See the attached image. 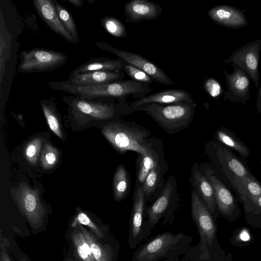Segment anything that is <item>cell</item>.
I'll use <instances>...</instances> for the list:
<instances>
[{
    "instance_id": "cell-1",
    "label": "cell",
    "mask_w": 261,
    "mask_h": 261,
    "mask_svg": "<svg viewBox=\"0 0 261 261\" xmlns=\"http://www.w3.org/2000/svg\"><path fill=\"white\" fill-rule=\"evenodd\" d=\"M53 89L63 91L89 100L99 99H126L129 96L136 99L148 95L149 85L132 80H122L92 86H80L64 81H52L48 84Z\"/></svg>"
},
{
    "instance_id": "cell-2",
    "label": "cell",
    "mask_w": 261,
    "mask_h": 261,
    "mask_svg": "<svg viewBox=\"0 0 261 261\" xmlns=\"http://www.w3.org/2000/svg\"><path fill=\"white\" fill-rule=\"evenodd\" d=\"M62 100L68 107L69 117L78 122L111 121L134 112L126 99L89 100L71 95L64 96Z\"/></svg>"
},
{
    "instance_id": "cell-3",
    "label": "cell",
    "mask_w": 261,
    "mask_h": 261,
    "mask_svg": "<svg viewBox=\"0 0 261 261\" xmlns=\"http://www.w3.org/2000/svg\"><path fill=\"white\" fill-rule=\"evenodd\" d=\"M191 217L197 226L200 241L194 246L198 257L204 259L217 260L226 255L218 242L215 220L196 191L191 192Z\"/></svg>"
},
{
    "instance_id": "cell-4",
    "label": "cell",
    "mask_w": 261,
    "mask_h": 261,
    "mask_svg": "<svg viewBox=\"0 0 261 261\" xmlns=\"http://www.w3.org/2000/svg\"><path fill=\"white\" fill-rule=\"evenodd\" d=\"M193 238L184 232H164L140 245L130 261H162L179 257L191 248Z\"/></svg>"
},
{
    "instance_id": "cell-5",
    "label": "cell",
    "mask_w": 261,
    "mask_h": 261,
    "mask_svg": "<svg viewBox=\"0 0 261 261\" xmlns=\"http://www.w3.org/2000/svg\"><path fill=\"white\" fill-rule=\"evenodd\" d=\"M102 133L121 153L132 150L138 154H146L150 150L153 139L149 138L150 134L145 128L120 118L103 126Z\"/></svg>"
},
{
    "instance_id": "cell-6",
    "label": "cell",
    "mask_w": 261,
    "mask_h": 261,
    "mask_svg": "<svg viewBox=\"0 0 261 261\" xmlns=\"http://www.w3.org/2000/svg\"><path fill=\"white\" fill-rule=\"evenodd\" d=\"M196 106L195 101L171 104L151 103L133 108V111L144 112L167 133L172 134L190 125Z\"/></svg>"
},
{
    "instance_id": "cell-7",
    "label": "cell",
    "mask_w": 261,
    "mask_h": 261,
    "mask_svg": "<svg viewBox=\"0 0 261 261\" xmlns=\"http://www.w3.org/2000/svg\"><path fill=\"white\" fill-rule=\"evenodd\" d=\"M151 203L149 206L146 205L145 208L143 240L150 235L161 219H163L162 225L173 223L178 205L176 181L173 176L169 177L161 193Z\"/></svg>"
},
{
    "instance_id": "cell-8",
    "label": "cell",
    "mask_w": 261,
    "mask_h": 261,
    "mask_svg": "<svg viewBox=\"0 0 261 261\" xmlns=\"http://www.w3.org/2000/svg\"><path fill=\"white\" fill-rule=\"evenodd\" d=\"M19 58L17 70L21 73L54 71L63 66L67 60L64 53L44 48L23 50Z\"/></svg>"
},
{
    "instance_id": "cell-9",
    "label": "cell",
    "mask_w": 261,
    "mask_h": 261,
    "mask_svg": "<svg viewBox=\"0 0 261 261\" xmlns=\"http://www.w3.org/2000/svg\"><path fill=\"white\" fill-rule=\"evenodd\" d=\"M16 190L15 198L20 212L32 228H40L42 226L46 210L37 189H32L27 184L22 183Z\"/></svg>"
},
{
    "instance_id": "cell-10",
    "label": "cell",
    "mask_w": 261,
    "mask_h": 261,
    "mask_svg": "<svg viewBox=\"0 0 261 261\" xmlns=\"http://www.w3.org/2000/svg\"><path fill=\"white\" fill-rule=\"evenodd\" d=\"M95 43L99 48L116 55L124 63L143 71L153 82L167 86L174 84L172 80L161 68L142 56L114 47L104 42L96 41Z\"/></svg>"
},
{
    "instance_id": "cell-11",
    "label": "cell",
    "mask_w": 261,
    "mask_h": 261,
    "mask_svg": "<svg viewBox=\"0 0 261 261\" xmlns=\"http://www.w3.org/2000/svg\"><path fill=\"white\" fill-rule=\"evenodd\" d=\"M260 50L261 40H255L234 50L227 59L224 60L225 64H234L243 69L257 89L260 79L258 64Z\"/></svg>"
},
{
    "instance_id": "cell-12",
    "label": "cell",
    "mask_w": 261,
    "mask_h": 261,
    "mask_svg": "<svg viewBox=\"0 0 261 261\" xmlns=\"http://www.w3.org/2000/svg\"><path fill=\"white\" fill-rule=\"evenodd\" d=\"M204 175L211 183L214 190L219 214L229 222L236 221L241 214L239 205L230 190L218 179L213 170L207 169Z\"/></svg>"
},
{
    "instance_id": "cell-13",
    "label": "cell",
    "mask_w": 261,
    "mask_h": 261,
    "mask_svg": "<svg viewBox=\"0 0 261 261\" xmlns=\"http://www.w3.org/2000/svg\"><path fill=\"white\" fill-rule=\"evenodd\" d=\"M233 72L223 69L227 90L224 91V100L246 104L250 98V79L241 68L232 64Z\"/></svg>"
},
{
    "instance_id": "cell-14",
    "label": "cell",
    "mask_w": 261,
    "mask_h": 261,
    "mask_svg": "<svg viewBox=\"0 0 261 261\" xmlns=\"http://www.w3.org/2000/svg\"><path fill=\"white\" fill-rule=\"evenodd\" d=\"M146 203L142 186L135 189L128 234V245L132 249L143 241L142 226Z\"/></svg>"
},
{
    "instance_id": "cell-15",
    "label": "cell",
    "mask_w": 261,
    "mask_h": 261,
    "mask_svg": "<svg viewBox=\"0 0 261 261\" xmlns=\"http://www.w3.org/2000/svg\"><path fill=\"white\" fill-rule=\"evenodd\" d=\"M165 162L162 142L153 139L150 150L146 154H138L136 160V181L135 189L142 186L149 172L160 164Z\"/></svg>"
},
{
    "instance_id": "cell-16",
    "label": "cell",
    "mask_w": 261,
    "mask_h": 261,
    "mask_svg": "<svg viewBox=\"0 0 261 261\" xmlns=\"http://www.w3.org/2000/svg\"><path fill=\"white\" fill-rule=\"evenodd\" d=\"M33 4L39 17L50 30L70 43L75 44L72 37L62 24L53 0H34Z\"/></svg>"
},
{
    "instance_id": "cell-17",
    "label": "cell",
    "mask_w": 261,
    "mask_h": 261,
    "mask_svg": "<svg viewBox=\"0 0 261 261\" xmlns=\"http://www.w3.org/2000/svg\"><path fill=\"white\" fill-rule=\"evenodd\" d=\"M207 14L214 22L220 26L239 29L247 25L243 13L232 6L219 5L210 9Z\"/></svg>"
},
{
    "instance_id": "cell-18",
    "label": "cell",
    "mask_w": 261,
    "mask_h": 261,
    "mask_svg": "<svg viewBox=\"0 0 261 261\" xmlns=\"http://www.w3.org/2000/svg\"><path fill=\"white\" fill-rule=\"evenodd\" d=\"M126 22L137 23L153 20L162 13V9L158 4L147 0H133L124 5Z\"/></svg>"
},
{
    "instance_id": "cell-19",
    "label": "cell",
    "mask_w": 261,
    "mask_h": 261,
    "mask_svg": "<svg viewBox=\"0 0 261 261\" xmlns=\"http://www.w3.org/2000/svg\"><path fill=\"white\" fill-rule=\"evenodd\" d=\"M194 102L190 93L179 89H167L149 94L129 103L133 109L148 103L171 104Z\"/></svg>"
},
{
    "instance_id": "cell-20",
    "label": "cell",
    "mask_w": 261,
    "mask_h": 261,
    "mask_svg": "<svg viewBox=\"0 0 261 261\" xmlns=\"http://www.w3.org/2000/svg\"><path fill=\"white\" fill-rule=\"evenodd\" d=\"M124 76L123 71H92L69 74V78L66 81L76 86H92L121 81Z\"/></svg>"
},
{
    "instance_id": "cell-21",
    "label": "cell",
    "mask_w": 261,
    "mask_h": 261,
    "mask_svg": "<svg viewBox=\"0 0 261 261\" xmlns=\"http://www.w3.org/2000/svg\"><path fill=\"white\" fill-rule=\"evenodd\" d=\"M191 182L194 190L202 199L216 220L219 215L215 197L214 188L205 176L196 169H193Z\"/></svg>"
},
{
    "instance_id": "cell-22",
    "label": "cell",
    "mask_w": 261,
    "mask_h": 261,
    "mask_svg": "<svg viewBox=\"0 0 261 261\" xmlns=\"http://www.w3.org/2000/svg\"><path fill=\"white\" fill-rule=\"evenodd\" d=\"M79 227L89 244L96 261H115L119 250L118 242L114 244L101 243L83 226L80 225Z\"/></svg>"
},
{
    "instance_id": "cell-23",
    "label": "cell",
    "mask_w": 261,
    "mask_h": 261,
    "mask_svg": "<svg viewBox=\"0 0 261 261\" xmlns=\"http://www.w3.org/2000/svg\"><path fill=\"white\" fill-rule=\"evenodd\" d=\"M164 162L152 169L147 175L142 185L146 202L152 203L163 190L165 184L163 175L167 168Z\"/></svg>"
},
{
    "instance_id": "cell-24",
    "label": "cell",
    "mask_w": 261,
    "mask_h": 261,
    "mask_svg": "<svg viewBox=\"0 0 261 261\" xmlns=\"http://www.w3.org/2000/svg\"><path fill=\"white\" fill-rule=\"evenodd\" d=\"M125 63L120 59H112L108 57H97L89 59L73 69L71 74L92 71H122Z\"/></svg>"
},
{
    "instance_id": "cell-25",
    "label": "cell",
    "mask_w": 261,
    "mask_h": 261,
    "mask_svg": "<svg viewBox=\"0 0 261 261\" xmlns=\"http://www.w3.org/2000/svg\"><path fill=\"white\" fill-rule=\"evenodd\" d=\"M218 154L223 169L226 173L228 171L233 180L237 178L254 176L245 164L227 147L219 148Z\"/></svg>"
},
{
    "instance_id": "cell-26",
    "label": "cell",
    "mask_w": 261,
    "mask_h": 261,
    "mask_svg": "<svg viewBox=\"0 0 261 261\" xmlns=\"http://www.w3.org/2000/svg\"><path fill=\"white\" fill-rule=\"evenodd\" d=\"M246 221L252 227L261 229V196L250 197L239 194Z\"/></svg>"
},
{
    "instance_id": "cell-27",
    "label": "cell",
    "mask_w": 261,
    "mask_h": 261,
    "mask_svg": "<svg viewBox=\"0 0 261 261\" xmlns=\"http://www.w3.org/2000/svg\"><path fill=\"white\" fill-rule=\"evenodd\" d=\"M215 138L226 147L236 151L242 158L249 156L248 147L229 129L221 127L216 130Z\"/></svg>"
},
{
    "instance_id": "cell-28",
    "label": "cell",
    "mask_w": 261,
    "mask_h": 261,
    "mask_svg": "<svg viewBox=\"0 0 261 261\" xmlns=\"http://www.w3.org/2000/svg\"><path fill=\"white\" fill-rule=\"evenodd\" d=\"M130 179L129 174L123 165H119L113 177L114 197L116 201H121L129 194Z\"/></svg>"
},
{
    "instance_id": "cell-29",
    "label": "cell",
    "mask_w": 261,
    "mask_h": 261,
    "mask_svg": "<svg viewBox=\"0 0 261 261\" xmlns=\"http://www.w3.org/2000/svg\"><path fill=\"white\" fill-rule=\"evenodd\" d=\"M40 103L49 128L58 137L62 139L63 135L60 115L55 102L51 98H43Z\"/></svg>"
},
{
    "instance_id": "cell-30",
    "label": "cell",
    "mask_w": 261,
    "mask_h": 261,
    "mask_svg": "<svg viewBox=\"0 0 261 261\" xmlns=\"http://www.w3.org/2000/svg\"><path fill=\"white\" fill-rule=\"evenodd\" d=\"M238 193L250 197L261 196V182L254 176L235 178L232 184Z\"/></svg>"
},
{
    "instance_id": "cell-31",
    "label": "cell",
    "mask_w": 261,
    "mask_h": 261,
    "mask_svg": "<svg viewBox=\"0 0 261 261\" xmlns=\"http://www.w3.org/2000/svg\"><path fill=\"white\" fill-rule=\"evenodd\" d=\"M53 1L62 24L72 37L75 44L79 43L80 39L77 29L70 13L57 1Z\"/></svg>"
},
{
    "instance_id": "cell-32",
    "label": "cell",
    "mask_w": 261,
    "mask_h": 261,
    "mask_svg": "<svg viewBox=\"0 0 261 261\" xmlns=\"http://www.w3.org/2000/svg\"><path fill=\"white\" fill-rule=\"evenodd\" d=\"M71 239L74 251L81 261H96L82 232H73Z\"/></svg>"
},
{
    "instance_id": "cell-33",
    "label": "cell",
    "mask_w": 261,
    "mask_h": 261,
    "mask_svg": "<svg viewBox=\"0 0 261 261\" xmlns=\"http://www.w3.org/2000/svg\"><path fill=\"white\" fill-rule=\"evenodd\" d=\"M101 25L112 36L116 38H126L128 33L126 27L118 19L106 16L100 19Z\"/></svg>"
},
{
    "instance_id": "cell-34",
    "label": "cell",
    "mask_w": 261,
    "mask_h": 261,
    "mask_svg": "<svg viewBox=\"0 0 261 261\" xmlns=\"http://www.w3.org/2000/svg\"><path fill=\"white\" fill-rule=\"evenodd\" d=\"M80 225L88 227L99 239H102L105 237L106 228L101 227L94 223L88 215L83 212L77 214L71 223V227L74 228Z\"/></svg>"
},
{
    "instance_id": "cell-35",
    "label": "cell",
    "mask_w": 261,
    "mask_h": 261,
    "mask_svg": "<svg viewBox=\"0 0 261 261\" xmlns=\"http://www.w3.org/2000/svg\"><path fill=\"white\" fill-rule=\"evenodd\" d=\"M59 155V153L57 148L49 144H44L40 158L42 168L45 169L52 168L57 164Z\"/></svg>"
},
{
    "instance_id": "cell-36",
    "label": "cell",
    "mask_w": 261,
    "mask_h": 261,
    "mask_svg": "<svg viewBox=\"0 0 261 261\" xmlns=\"http://www.w3.org/2000/svg\"><path fill=\"white\" fill-rule=\"evenodd\" d=\"M42 143L40 137H36L28 142L23 150L24 156L32 165H35L38 161Z\"/></svg>"
},
{
    "instance_id": "cell-37",
    "label": "cell",
    "mask_w": 261,
    "mask_h": 261,
    "mask_svg": "<svg viewBox=\"0 0 261 261\" xmlns=\"http://www.w3.org/2000/svg\"><path fill=\"white\" fill-rule=\"evenodd\" d=\"M123 71L131 80L138 83L149 85L153 82L152 79L143 71L130 65L125 63Z\"/></svg>"
},
{
    "instance_id": "cell-38",
    "label": "cell",
    "mask_w": 261,
    "mask_h": 261,
    "mask_svg": "<svg viewBox=\"0 0 261 261\" xmlns=\"http://www.w3.org/2000/svg\"><path fill=\"white\" fill-rule=\"evenodd\" d=\"M203 88L207 94L215 100H219L224 93L222 87L219 82L213 77L206 79L203 83Z\"/></svg>"
},
{
    "instance_id": "cell-39",
    "label": "cell",
    "mask_w": 261,
    "mask_h": 261,
    "mask_svg": "<svg viewBox=\"0 0 261 261\" xmlns=\"http://www.w3.org/2000/svg\"><path fill=\"white\" fill-rule=\"evenodd\" d=\"M232 254L230 252L226 253V255L220 259H204L200 258L197 254L194 246L191 247L188 252L183 255L181 261H233Z\"/></svg>"
},
{
    "instance_id": "cell-40",
    "label": "cell",
    "mask_w": 261,
    "mask_h": 261,
    "mask_svg": "<svg viewBox=\"0 0 261 261\" xmlns=\"http://www.w3.org/2000/svg\"><path fill=\"white\" fill-rule=\"evenodd\" d=\"M1 234L0 261H12L7 252L6 244Z\"/></svg>"
},
{
    "instance_id": "cell-41",
    "label": "cell",
    "mask_w": 261,
    "mask_h": 261,
    "mask_svg": "<svg viewBox=\"0 0 261 261\" xmlns=\"http://www.w3.org/2000/svg\"><path fill=\"white\" fill-rule=\"evenodd\" d=\"M256 107L257 111L261 113V84L258 89L256 100Z\"/></svg>"
},
{
    "instance_id": "cell-42",
    "label": "cell",
    "mask_w": 261,
    "mask_h": 261,
    "mask_svg": "<svg viewBox=\"0 0 261 261\" xmlns=\"http://www.w3.org/2000/svg\"><path fill=\"white\" fill-rule=\"evenodd\" d=\"M75 7H81L83 5V0H66Z\"/></svg>"
},
{
    "instance_id": "cell-43",
    "label": "cell",
    "mask_w": 261,
    "mask_h": 261,
    "mask_svg": "<svg viewBox=\"0 0 261 261\" xmlns=\"http://www.w3.org/2000/svg\"><path fill=\"white\" fill-rule=\"evenodd\" d=\"M170 261H179V257L175 258Z\"/></svg>"
},
{
    "instance_id": "cell-44",
    "label": "cell",
    "mask_w": 261,
    "mask_h": 261,
    "mask_svg": "<svg viewBox=\"0 0 261 261\" xmlns=\"http://www.w3.org/2000/svg\"><path fill=\"white\" fill-rule=\"evenodd\" d=\"M20 261H26V260L23 257H21L20 259Z\"/></svg>"
},
{
    "instance_id": "cell-45",
    "label": "cell",
    "mask_w": 261,
    "mask_h": 261,
    "mask_svg": "<svg viewBox=\"0 0 261 261\" xmlns=\"http://www.w3.org/2000/svg\"><path fill=\"white\" fill-rule=\"evenodd\" d=\"M174 258H173V259H165V260H162V261H170L172 259H173Z\"/></svg>"
},
{
    "instance_id": "cell-46",
    "label": "cell",
    "mask_w": 261,
    "mask_h": 261,
    "mask_svg": "<svg viewBox=\"0 0 261 261\" xmlns=\"http://www.w3.org/2000/svg\"><path fill=\"white\" fill-rule=\"evenodd\" d=\"M67 261H76V260H73L72 259H68Z\"/></svg>"
}]
</instances>
